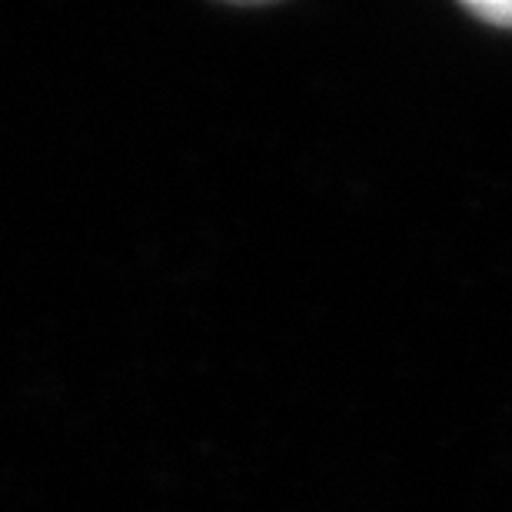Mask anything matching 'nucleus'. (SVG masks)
<instances>
[{
	"label": "nucleus",
	"mask_w": 512,
	"mask_h": 512,
	"mask_svg": "<svg viewBox=\"0 0 512 512\" xmlns=\"http://www.w3.org/2000/svg\"><path fill=\"white\" fill-rule=\"evenodd\" d=\"M466 10L479 20H486L489 27L512 30V0H469Z\"/></svg>",
	"instance_id": "nucleus-1"
}]
</instances>
